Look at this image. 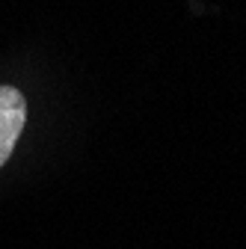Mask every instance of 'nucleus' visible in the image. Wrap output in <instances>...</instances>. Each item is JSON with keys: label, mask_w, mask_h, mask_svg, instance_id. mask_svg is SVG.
<instances>
[{"label": "nucleus", "mask_w": 246, "mask_h": 249, "mask_svg": "<svg viewBox=\"0 0 246 249\" xmlns=\"http://www.w3.org/2000/svg\"><path fill=\"white\" fill-rule=\"evenodd\" d=\"M27 122V101L15 86H0V166L9 160V154L24 131Z\"/></svg>", "instance_id": "obj_1"}]
</instances>
